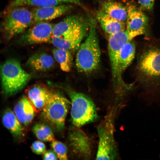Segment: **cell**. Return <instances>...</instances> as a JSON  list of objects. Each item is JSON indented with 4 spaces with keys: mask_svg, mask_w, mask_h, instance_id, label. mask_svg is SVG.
<instances>
[{
    "mask_svg": "<svg viewBox=\"0 0 160 160\" xmlns=\"http://www.w3.org/2000/svg\"><path fill=\"white\" fill-rule=\"evenodd\" d=\"M136 49L135 44L132 40L123 44L119 50L117 60L116 77L113 82L116 91H124L129 86V84L123 81L122 75L134 59Z\"/></svg>",
    "mask_w": 160,
    "mask_h": 160,
    "instance_id": "cell-8",
    "label": "cell"
},
{
    "mask_svg": "<svg viewBox=\"0 0 160 160\" xmlns=\"http://www.w3.org/2000/svg\"><path fill=\"white\" fill-rule=\"evenodd\" d=\"M96 20L103 29L109 35L126 29L125 23L112 18L100 9L97 12Z\"/></svg>",
    "mask_w": 160,
    "mask_h": 160,
    "instance_id": "cell-18",
    "label": "cell"
},
{
    "mask_svg": "<svg viewBox=\"0 0 160 160\" xmlns=\"http://www.w3.org/2000/svg\"><path fill=\"white\" fill-rule=\"evenodd\" d=\"M53 26L47 21L37 22L23 33L20 39L21 41L31 44L50 41L52 37Z\"/></svg>",
    "mask_w": 160,
    "mask_h": 160,
    "instance_id": "cell-10",
    "label": "cell"
},
{
    "mask_svg": "<svg viewBox=\"0 0 160 160\" xmlns=\"http://www.w3.org/2000/svg\"><path fill=\"white\" fill-rule=\"evenodd\" d=\"M134 71L135 87L160 91V43H147L140 49Z\"/></svg>",
    "mask_w": 160,
    "mask_h": 160,
    "instance_id": "cell-1",
    "label": "cell"
},
{
    "mask_svg": "<svg viewBox=\"0 0 160 160\" xmlns=\"http://www.w3.org/2000/svg\"><path fill=\"white\" fill-rule=\"evenodd\" d=\"M111 117V113L97 128L99 141L96 157L97 160H113L116 157Z\"/></svg>",
    "mask_w": 160,
    "mask_h": 160,
    "instance_id": "cell-7",
    "label": "cell"
},
{
    "mask_svg": "<svg viewBox=\"0 0 160 160\" xmlns=\"http://www.w3.org/2000/svg\"><path fill=\"white\" fill-rule=\"evenodd\" d=\"M33 24L32 11L25 7L18 6L7 8L1 28L5 37L9 40Z\"/></svg>",
    "mask_w": 160,
    "mask_h": 160,
    "instance_id": "cell-5",
    "label": "cell"
},
{
    "mask_svg": "<svg viewBox=\"0 0 160 160\" xmlns=\"http://www.w3.org/2000/svg\"><path fill=\"white\" fill-rule=\"evenodd\" d=\"M69 139L72 152L79 157L84 159L90 158L92 145L90 138L83 131L75 129L70 132Z\"/></svg>",
    "mask_w": 160,
    "mask_h": 160,
    "instance_id": "cell-13",
    "label": "cell"
},
{
    "mask_svg": "<svg viewBox=\"0 0 160 160\" xmlns=\"http://www.w3.org/2000/svg\"><path fill=\"white\" fill-rule=\"evenodd\" d=\"M51 146L59 159L62 160L68 159L67 148L63 143L54 140L52 141Z\"/></svg>",
    "mask_w": 160,
    "mask_h": 160,
    "instance_id": "cell-25",
    "label": "cell"
},
{
    "mask_svg": "<svg viewBox=\"0 0 160 160\" xmlns=\"http://www.w3.org/2000/svg\"><path fill=\"white\" fill-rule=\"evenodd\" d=\"M43 158L44 160H57L58 158L54 151L49 150L44 153Z\"/></svg>",
    "mask_w": 160,
    "mask_h": 160,
    "instance_id": "cell-28",
    "label": "cell"
},
{
    "mask_svg": "<svg viewBox=\"0 0 160 160\" xmlns=\"http://www.w3.org/2000/svg\"><path fill=\"white\" fill-rule=\"evenodd\" d=\"M127 8L126 30L134 38L144 34L148 22V18L134 5H129Z\"/></svg>",
    "mask_w": 160,
    "mask_h": 160,
    "instance_id": "cell-11",
    "label": "cell"
},
{
    "mask_svg": "<svg viewBox=\"0 0 160 160\" xmlns=\"http://www.w3.org/2000/svg\"><path fill=\"white\" fill-rule=\"evenodd\" d=\"M89 23L61 37L52 36L50 41L56 48L68 50L72 53L77 50L83 39L88 33Z\"/></svg>",
    "mask_w": 160,
    "mask_h": 160,
    "instance_id": "cell-9",
    "label": "cell"
},
{
    "mask_svg": "<svg viewBox=\"0 0 160 160\" xmlns=\"http://www.w3.org/2000/svg\"><path fill=\"white\" fill-rule=\"evenodd\" d=\"M54 60L50 55L41 52L35 54L29 58L27 65L37 71L43 72L51 69L54 65Z\"/></svg>",
    "mask_w": 160,
    "mask_h": 160,
    "instance_id": "cell-20",
    "label": "cell"
},
{
    "mask_svg": "<svg viewBox=\"0 0 160 160\" xmlns=\"http://www.w3.org/2000/svg\"><path fill=\"white\" fill-rule=\"evenodd\" d=\"M71 102L61 94L51 92L42 109L44 119L58 130L63 129Z\"/></svg>",
    "mask_w": 160,
    "mask_h": 160,
    "instance_id": "cell-6",
    "label": "cell"
},
{
    "mask_svg": "<svg viewBox=\"0 0 160 160\" xmlns=\"http://www.w3.org/2000/svg\"><path fill=\"white\" fill-rule=\"evenodd\" d=\"M14 112L21 124L27 126L34 118L35 108L29 99L24 96L15 105Z\"/></svg>",
    "mask_w": 160,
    "mask_h": 160,
    "instance_id": "cell-16",
    "label": "cell"
},
{
    "mask_svg": "<svg viewBox=\"0 0 160 160\" xmlns=\"http://www.w3.org/2000/svg\"><path fill=\"white\" fill-rule=\"evenodd\" d=\"M31 149L35 153L40 155L44 153L46 150V146L41 141L36 140L34 142L31 146Z\"/></svg>",
    "mask_w": 160,
    "mask_h": 160,
    "instance_id": "cell-26",
    "label": "cell"
},
{
    "mask_svg": "<svg viewBox=\"0 0 160 160\" xmlns=\"http://www.w3.org/2000/svg\"><path fill=\"white\" fill-rule=\"evenodd\" d=\"M88 33L81 43L76 53L75 65L80 72L88 74L98 68L100 61L101 52L97 32L96 19L89 17Z\"/></svg>",
    "mask_w": 160,
    "mask_h": 160,
    "instance_id": "cell-2",
    "label": "cell"
},
{
    "mask_svg": "<svg viewBox=\"0 0 160 160\" xmlns=\"http://www.w3.org/2000/svg\"><path fill=\"white\" fill-rule=\"evenodd\" d=\"M134 38L126 29L109 35L108 50L113 81L116 77L117 60L119 50L123 44Z\"/></svg>",
    "mask_w": 160,
    "mask_h": 160,
    "instance_id": "cell-12",
    "label": "cell"
},
{
    "mask_svg": "<svg viewBox=\"0 0 160 160\" xmlns=\"http://www.w3.org/2000/svg\"><path fill=\"white\" fill-rule=\"evenodd\" d=\"M100 9L117 20L124 23L126 21L127 7L119 2L112 0L105 1L102 3Z\"/></svg>",
    "mask_w": 160,
    "mask_h": 160,
    "instance_id": "cell-21",
    "label": "cell"
},
{
    "mask_svg": "<svg viewBox=\"0 0 160 160\" xmlns=\"http://www.w3.org/2000/svg\"><path fill=\"white\" fill-rule=\"evenodd\" d=\"M3 125L15 137L23 135V129L14 111L10 108L4 111L2 117Z\"/></svg>",
    "mask_w": 160,
    "mask_h": 160,
    "instance_id": "cell-22",
    "label": "cell"
},
{
    "mask_svg": "<svg viewBox=\"0 0 160 160\" xmlns=\"http://www.w3.org/2000/svg\"><path fill=\"white\" fill-rule=\"evenodd\" d=\"M65 3H71L84 7L80 0H12L8 5V8L18 6L44 7Z\"/></svg>",
    "mask_w": 160,
    "mask_h": 160,
    "instance_id": "cell-19",
    "label": "cell"
},
{
    "mask_svg": "<svg viewBox=\"0 0 160 160\" xmlns=\"http://www.w3.org/2000/svg\"><path fill=\"white\" fill-rule=\"evenodd\" d=\"M1 76L2 91L7 96L21 90L31 77L23 69L19 61L15 59L7 60L2 64Z\"/></svg>",
    "mask_w": 160,
    "mask_h": 160,
    "instance_id": "cell-3",
    "label": "cell"
},
{
    "mask_svg": "<svg viewBox=\"0 0 160 160\" xmlns=\"http://www.w3.org/2000/svg\"><path fill=\"white\" fill-rule=\"evenodd\" d=\"M33 133L39 140L44 141H52L54 140L53 132L49 126L44 124L35 125L32 128Z\"/></svg>",
    "mask_w": 160,
    "mask_h": 160,
    "instance_id": "cell-24",
    "label": "cell"
},
{
    "mask_svg": "<svg viewBox=\"0 0 160 160\" xmlns=\"http://www.w3.org/2000/svg\"><path fill=\"white\" fill-rule=\"evenodd\" d=\"M142 10L150 12L153 8L155 0H137Z\"/></svg>",
    "mask_w": 160,
    "mask_h": 160,
    "instance_id": "cell-27",
    "label": "cell"
},
{
    "mask_svg": "<svg viewBox=\"0 0 160 160\" xmlns=\"http://www.w3.org/2000/svg\"><path fill=\"white\" fill-rule=\"evenodd\" d=\"M51 92L44 86L36 84L28 89L27 94L34 108L40 110H42L48 101Z\"/></svg>",
    "mask_w": 160,
    "mask_h": 160,
    "instance_id": "cell-17",
    "label": "cell"
},
{
    "mask_svg": "<svg viewBox=\"0 0 160 160\" xmlns=\"http://www.w3.org/2000/svg\"><path fill=\"white\" fill-rule=\"evenodd\" d=\"M89 18L86 19L79 15L67 17L53 26L52 36L61 37L83 26L89 22Z\"/></svg>",
    "mask_w": 160,
    "mask_h": 160,
    "instance_id": "cell-15",
    "label": "cell"
},
{
    "mask_svg": "<svg viewBox=\"0 0 160 160\" xmlns=\"http://www.w3.org/2000/svg\"><path fill=\"white\" fill-rule=\"evenodd\" d=\"M72 53L68 50L57 48L52 50L54 59L63 71L69 72L71 69L73 63Z\"/></svg>",
    "mask_w": 160,
    "mask_h": 160,
    "instance_id": "cell-23",
    "label": "cell"
},
{
    "mask_svg": "<svg viewBox=\"0 0 160 160\" xmlns=\"http://www.w3.org/2000/svg\"><path fill=\"white\" fill-rule=\"evenodd\" d=\"M67 92L71 101V115L74 126L79 127L97 120L96 108L89 97L72 89Z\"/></svg>",
    "mask_w": 160,
    "mask_h": 160,
    "instance_id": "cell-4",
    "label": "cell"
},
{
    "mask_svg": "<svg viewBox=\"0 0 160 160\" xmlns=\"http://www.w3.org/2000/svg\"><path fill=\"white\" fill-rule=\"evenodd\" d=\"M72 8V6L68 4L36 7L31 11L33 24L52 20L68 13Z\"/></svg>",
    "mask_w": 160,
    "mask_h": 160,
    "instance_id": "cell-14",
    "label": "cell"
}]
</instances>
